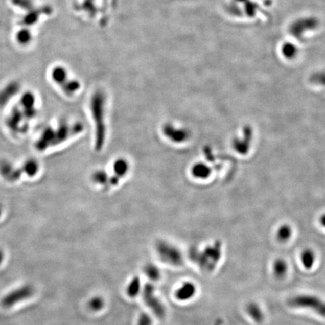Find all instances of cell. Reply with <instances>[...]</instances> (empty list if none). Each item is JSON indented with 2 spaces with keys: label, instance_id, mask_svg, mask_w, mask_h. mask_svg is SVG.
<instances>
[{
  "label": "cell",
  "instance_id": "cell-21",
  "mask_svg": "<svg viewBox=\"0 0 325 325\" xmlns=\"http://www.w3.org/2000/svg\"><path fill=\"white\" fill-rule=\"evenodd\" d=\"M300 260L304 268L307 269V270H310L315 264V252L310 248H307L301 253Z\"/></svg>",
  "mask_w": 325,
  "mask_h": 325
},
{
  "label": "cell",
  "instance_id": "cell-30",
  "mask_svg": "<svg viewBox=\"0 0 325 325\" xmlns=\"http://www.w3.org/2000/svg\"><path fill=\"white\" fill-rule=\"evenodd\" d=\"M152 318L147 312H142L138 315L136 325H152Z\"/></svg>",
  "mask_w": 325,
  "mask_h": 325
},
{
  "label": "cell",
  "instance_id": "cell-4",
  "mask_svg": "<svg viewBox=\"0 0 325 325\" xmlns=\"http://www.w3.org/2000/svg\"><path fill=\"white\" fill-rule=\"evenodd\" d=\"M105 96L100 92H97L92 97V117L96 127V149H101L104 146L106 140V124H105Z\"/></svg>",
  "mask_w": 325,
  "mask_h": 325
},
{
  "label": "cell",
  "instance_id": "cell-26",
  "mask_svg": "<svg viewBox=\"0 0 325 325\" xmlns=\"http://www.w3.org/2000/svg\"><path fill=\"white\" fill-rule=\"evenodd\" d=\"M11 3L25 12H29L36 7L34 0H10Z\"/></svg>",
  "mask_w": 325,
  "mask_h": 325
},
{
  "label": "cell",
  "instance_id": "cell-14",
  "mask_svg": "<svg viewBox=\"0 0 325 325\" xmlns=\"http://www.w3.org/2000/svg\"><path fill=\"white\" fill-rule=\"evenodd\" d=\"M21 86L17 81H12L6 84L0 90V106L7 104L13 97L20 92Z\"/></svg>",
  "mask_w": 325,
  "mask_h": 325
},
{
  "label": "cell",
  "instance_id": "cell-34",
  "mask_svg": "<svg viewBox=\"0 0 325 325\" xmlns=\"http://www.w3.org/2000/svg\"><path fill=\"white\" fill-rule=\"evenodd\" d=\"M2 214H3V206L0 204V217H1Z\"/></svg>",
  "mask_w": 325,
  "mask_h": 325
},
{
  "label": "cell",
  "instance_id": "cell-2",
  "mask_svg": "<svg viewBox=\"0 0 325 325\" xmlns=\"http://www.w3.org/2000/svg\"><path fill=\"white\" fill-rule=\"evenodd\" d=\"M79 127L78 125L71 126L66 124L57 126V128L48 127L36 142V149L44 151L49 148L58 146L60 143L67 140L75 133H78L79 131V129L76 130V128Z\"/></svg>",
  "mask_w": 325,
  "mask_h": 325
},
{
  "label": "cell",
  "instance_id": "cell-17",
  "mask_svg": "<svg viewBox=\"0 0 325 325\" xmlns=\"http://www.w3.org/2000/svg\"><path fill=\"white\" fill-rule=\"evenodd\" d=\"M33 39V33L28 27H20L16 32L15 40L20 46H27L32 42Z\"/></svg>",
  "mask_w": 325,
  "mask_h": 325
},
{
  "label": "cell",
  "instance_id": "cell-8",
  "mask_svg": "<svg viewBox=\"0 0 325 325\" xmlns=\"http://www.w3.org/2000/svg\"><path fill=\"white\" fill-rule=\"evenodd\" d=\"M142 297L145 304L157 318L162 319L165 317L167 310L161 299L157 297L155 293V287L151 283H146L143 288Z\"/></svg>",
  "mask_w": 325,
  "mask_h": 325
},
{
  "label": "cell",
  "instance_id": "cell-33",
  "mask_svg": "<svg viewBox=\"0 0 325 325\" xmlns=\"http://www.w3.org/2000/svg\"><path fill=\"white\" fill-rule=\"evenodd\" d=\"M222 324V321H221V319H217L216 323H215L214 325H221Z\"/></svg>",
  "mask_w": 325,
  "mask_h": 325
},
{
  "label": "cell",
  "instance_id": "cell-11",
  "mask_svg": "<svg viewBox=\"0 0 325 325\" xmlns=\"http://www.w3.org/2000/svg\"><path fill=\"white\" fill-rule=\"evenodd\" d=\"M52 13H53V9L49 5L36 6L32 10L25 12V14L20 17L18 25L20 27L30 28L35 26L42 16H49Z\"/></svg>",
  "mask_w": 325,
  "mask_h": 325
},
{
  "label": "cell",
  "instance_id": "cell-28",
  "mask_svg": "<svg viewBox=\"0 0 325 325\" xmlns=\"http://www.w3.org/2000/svg\"><path fill=\"white\" fill-rule=\"evenodd\" d=\"M283 54L288 58H293L297 54V48L291 43L285 44L283 47Z\"/></svg>",
  "mask_w": 325,
  "mask_h": 325
},
{
  "label": "cell",
  "instance_id": "cell-22",
  "mask_svg": "<svg viewBox=\"0 0 325 325\" xmlns=\"http://www.w3.org/2000/svg\"><path fill=\"white\" fill-rule=\"evenodd\" d=\"M247 313L256 322L261 323L264 321V314L259 306L256 303H251L247 306Z\"/></svg>",
  "mask_w": 325,
  "mask_h": 325
},
{
  "label": "cell",
  "instance_id": "cell-31",
  "mask_svg": "<svg viewBox=\"0 0 325 325\" xmlns=\"http://www.w3.org/2000/svg\"><path fill=\"white\" fill-rule=\"evenodd\" d=\"M320 223L323 227H325V214L321 216V218H320Z\"/></svg>",
  "mask_w": 325,
  "mask_h": 325
},
{
  "label": "cell",
  "instance_id": "cell-29",
  "mask_svg": "<svg viewBox=\"0 0 325 325\" xmlns=\"http://www.w3.org/2000/svg\"><path fill=\"white\" fill-rule=\"evenodd\" d=\"M310 81H311L312 83H313V84L325 87L324 72H318V73H315V74L312 75L311 78H310Z\"/></svg>",
  "mask_w": 325,
  "mask_h": 325
},
{
  "label": "cell",
  "instance_id": "cell-10",
  "mask_svg": "<svg viewBox=\"0 0 325 325\" xmlns=\"http://www.w3.org/2000/svg\"><path fill=\"white\" fill-rule=\"evenodd\" d=\"M34 288L31 285H25L6 294L2 299L1 305L4 308L9 309L17 303L28 299L34 294Z\"/></svg>",
  "mask_w": 325,
  "mask_h": 325
},
{
  "label": "cell",
  "instance_id": "cell-25",
  "mask_svg": "<svg viewBox=\"0 0 325 325\" xmlns=\"http://www.w3.org/2000/svg\"><path fill=\"white\" fill-rule=\"evenodd\" d=\"M87 307L91 311H101L105 307V299L101 296H95L89 299Z\"/></svg>",
  "mask_w": 325,
  "mask_h": 325
},
{
  "label": "cell",
  "instance_id": "cell-1",
  "mask_svg": "<svg viewBox=\"0 0 325 325\" xmlns=\"http://www.w3.org/2000/svg\"><path fill=\"white\" fill-rule=\"evenodd\" d=\"M36 97L31 91H26L20 97L18 104L12 109L7 119V126L13 133H22L21 124L27 129L30 120L36 117Z\"/></svg>",
  "mask_w": 325,
  "mask_h": 325
},
{
  "label": "cell",
  "instance_id": "cell-23",
  "mask_svg": "<svg viewBox=\"0 0 325 325\" xmlns=\"http://www.w3.org/2000/svg\"><path fill=\"white\" fill-rule=\"evenodd\" d=\"M144 273L147 275L149 280L153 282L158 281L161 278V272H160V269L155 264H151V263L145 266Z\"/></svg>",
  "mask_w": 325,
  "mask_h": 325
},
{
  "label": "cell",
  "instance_id": "cell-32",
  "mask_svg": "<svg viewBox=\"0 0 325 325\" xmlns=\"http://www.w3.org/2000/svg\"><path fill=\"white\" fill-rule=\"evenodd\" d=\"M3 259H4V253H3V250L0 248V264L3 263Z\"/></svg>",
  "mask_w": 325,
  "mask_h": 325
},
{
  "label": "cell",
  "instance_id": "cell-19",
  "mask_svg": "<svg viewBox=\"0 0 325 325\" xmlns=\"http://www.w3.org/2000/svg\"><path fill=\"white\" fill-rule=\"evenodd\" d=\"M141 289V280H140V276L135 275L127 285V288H126V293L129 297L135 298L140 294Z\"/></svg>",
  "mask_w": 325,
  "mask_h": 325
},
{
  "label": "cell",
  "instance_id": "cell-3",
  "mask_svg": "<svg viewBox=\"0 0 325 325\" xmlns=\"http://www.w3.org/2000/svg\"><path fill=\"white\" fill-rule=\"evenodd\" d=\"M221 252V243L216 241L213 245H207L202 251L193 248L190 251V258L204 272H211L218 266Z\"/></svg>",
  "mask_w": 325,
  "mask_h": 325
},
{
  "label": "cell",
  "instance_id": "cell-27",
  "mask_svg": "<svg viewBox=\"0 0 325 325\" xmlns=\"http://www.w3.org/2000/svg\"><path fill=\"white\" fill-rule=\"evenodd\" d=\"M113 169H114V174L116 176H124L127 174V172L129 170L128 164L125 160L120 159V160H116L114 163Z\"/></svg>",
  "mask_w": 325,
  "mask_h": 325
},
{
  "label": "cell",
  "instance_id": "cell-12",
  "mask_svg": "<svg viewBox=\"0 0 325 325\" xmlns=\"http://www.w3.org/2000/svg\"><path fill=\"white\" fill-rule=\"evenodd\" d=\"M318 21L313 17H304L298 19L291 24L289 28L290 33L297 39H302L304 35L308 32L312 31L317 28Z\"/></svg>",
  "mask_w": 325,
  "mask_h": 325
},
{
  "label": "cell",
  "instance_id": "cell-9",
  "mask_svg": "<svg viewBox=\"0 0 325 325\" xmlns=\"http://www.w3.org/2000/svg\"><path fill=\"white\" fill-rule=\"evenodd\" d=\"M51 76L54 82L60 86L66 95H73L79 89V83L77 81L70 80L67 71L63 66H57L54 67Z\"/></svg>",
  "mask_w": 325,
  "mask_h": 325
},
{
  "label": "cell",
  "instance_id": "cell-20",
  "mask_svg": "<svg viewBox=\"0 0 325 325\" xmlns=\"http://www.w3.org/2000/svg\"><path fill=\"white\" fill-rule=\"evenodd\" d=\"M288 270V264L284 259L278 258L275 260L273 264V273L275 278L278 280H283L286 275Z\"/></svg>",
  "mask_w": 325,
  "mask_h": 325
},
{
  "label": "cell",
  "instance_id": "cell-15",
  "mask_svg": "<svg viewBox=\"0 0 325 325\" xmlns=\"http://www.w3.org/2000/svg\"><path fill=\"white\" fill-rule=\"evenodd\" d=\"M164 133L169 140L174 143H183L189 138V133L182 128H176L174 126L167 124L164 129Z\"/></svg>",
  "mask_w": 325,
  "mask_h": 325
},
{
  "label": "cell",
  "instance_id": "cell-24",
  "mask_svg": "<svg viewBox=\"0 0 325 325\" xmlns=\"http://www.w3.org/2000/svg\"><path fill=\"white\" fill-rule=\"evenodd\" d=\"M292 236V229L288 224L282 225L276 233L277 240L281 243H285L291 239Z\"/></svg>",
  "mask_w": 325,
  "mask_h": 325
},
{
  "label": "cell",
  "instance_id": "cell-18",
  "mask_svg": "<svg viewBox=\"0 0 325 325\" xmlns=\"http://www.w3.org/2000/svg\"><path fill=\"white\" fill-rule=\"evenodd\" d=\"M211 169L206 164L198 163L194 164L191 169L192 176L199 179H205L211 175Z\"/></svg>",
  "mask_w": 325,
  "mask_h": 325
},
{
  "label": "cell",
  "instance_id": "cell-5",
  "mask_svg": "<svg viewBox=\"0 0 325 325\" xmlns=\"http://www.w3.org/2000/svg\"><path fill=\"white\" fill-rule=\"evenodd\" d=\"M39 170V164L33 160H29L19 168L14 167L7 162L0 164V174L9 181H17L22 176V173L29 177L35 176Z\"/></svg>",
  "mask_w": 325,
  "mask_h": 325
},
{
  "label": "cell",
  "instance_id": "cell-16",
  "mask_svg": "<svg viewBox=\"0 0 325 325\" xmlns=\"http://www.w3.org/2000/svg\"><path fill=\"white\" fill-rule=\"evenodd\" d=\"M197 293V287L191 282H184L181 286L177 288L175 292V297L178 300L184 302L190 300L195 296Z\"/></svg>",
  "mask_w": 325,
  "mask_h": 325
},
{
  "label": "cell",
  "instance_id": "cell-13",
  "mask_svg": "<svg viewBox=\"0 0 325 325\" xmlns=\"http://www.w3.org/2000/svg\"><path fill=\"white\" fill-rule=\"evenodd\" d=\"M252 138V128L250 126H245L243 130V135L236 137L233 140V148L239 154H246L249 151Z\"/></svg>",
  "mask_w": 325,
  "mask_h": 325
},
{
  "label": "cell",
  "instance_id": "cell-6",
  "mask_svg": "<svg viewBox=\"0 0 325 325\" xmlns=\"http://www.w3.org/2000/svg\"><path fill=\"white\" fill-rule=\"evenodd\" d=\"M157 256L163 262L173 267H180L184 263L181 250L173 244L165 240L157 242L155 245Z\"/></svg>",
  "mask_w": 325,
  "mask_h": 325
},
{
  "label": "cell",
  "instance_id": "cell-7",
  "mask_svg": "<svg viewBox=\"0 0 325 325\" xmlns=\"http://www.w3.org/2000/svg\"><path fill=\"white\" fill-rule=\"evenodd\" d=\"M288 304L294 308L308 309L325 318V302L317 296L299 294L290 298Z\"/></svg>",
  "mask_w": 325,
  "mask_h": 325
}]
</instances>
